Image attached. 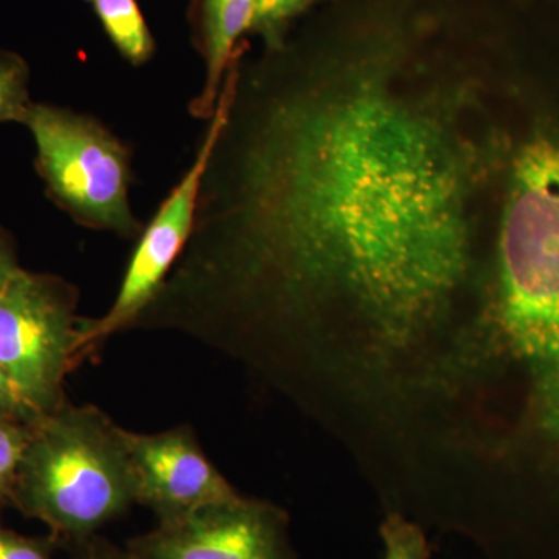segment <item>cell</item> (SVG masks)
<instances>
[{
	"label": "cell",
	"instance_id": "cell-9",
	"mask_svg": "<svg viewBox=\"0 0 559 559\" xmlns=\"http://www.w3.org/2000/svg\"><path fill=\"white\" fill-rule=\"evenodd\" d=\"M257 0H190L189 22L194 49L204 61V83L190 102L194 119L209 120L235 55L248 35Z\"/></svg>",
	"mask_w": 559,
	"mask_h": 559
},
{
	"label": "cell",
	"instance_id": "cell-3",
	"mask_svg": "<svg viewBox=\"0 0 559 559\" xmlns=\"http://www.w3.org/2000/svg\"><path fill=\"white\" fill-rule=\"evenodd\" d=\"M123 428L98 407L66 401L33 421L10 502L80 546L135 503Z\"/></svg>",
	"mask_w": 559,
	"mask_h": 559
},
{
	"label": "cell",
	"instance_id": "cell-12",
	"mask_svg": "<svg viewBox=\"0 0 559 559\" xmlns=\"http://www.w3.org/2000/svg\"><path fill=\"white\" fill-rule=\"evenodd\" d=\"M31 98V68L21 55L0 49V123L25 119Z\"/></svg>",
	"mask_w": 559,
	"mask_h": 559
},
{
	"label": "cell",
	"instance_id": "cell-5",
	"mask_svg": "<svg viewBox=\"0 0 559 559\" xmlns=\"http://www.w3.org/2000/svg\"><path fill=\"white\" fill-rule=\"evenodd\" d=\"M79 290L64 278L22 270L0 289V366L36 418L66 403L76 358Z\"/></svg>",
	"mask_w": 559,
	"mask_h": 559
},
{
	"label": "cell",
	"instance_id": "cell-7",
	"mask_svg": "<svg viewBox=\"0 0 559 559\" xmlns=\"http://www.w3.org/2000/svg\"><path fill=\"white\" fill-rule=\"evenodd\" d=\"M139 559H299L282 507L245 496L210 503L128 540Z\"/></svg>",
	"mask_w": 559,
	"mask_h": 559
},
{
	"label": "cell",
	"instance_id": "cell-14",
	"mask_svg": "<svg viewBox=\"0 0 559 559\" xmlns=\"http://www.w3.org/2000/svg\"><path fill=\"white\" fill-rule=\"evenodd\" d=\"M32 425L0 415V502L11 500L22 454L31 439Z\"/></svg>",
	"mask_w": 559,
	"mask_h": 559
},
{
	"label": "cell",
	"instance_id": "cell-4",
	"mask_svg": "<svg viewBox=\"0 0 559 559\" xmlns=\"http://www.w3.org/2000/svg\"><path fill=\"white\" fill-rule=\"evenodd\" d=\"M35 142V167L47 197L80 226L139 238L132 212L131 151L87 114L33 102L22 121Z\"/></svg>",
	"mask_w": 559,
	"mask_h": 559
},
{
	"label": "cell",
	"instance_id": "cell-2",
	"mask_svg": "<svg viewBox=\"0 0 559 559\" xmlns=\"http://www.w3.org/2000/svg\"><path fill=\"white\" fill-rule=\"evenodd\" d=\"M481 326L520 364L538 428L559 444V128L514 142Z\"/></svg>",
	"mask_w": 559,
	"mask_h": 559
},
{
	"label": "cell",
	"instance_id": "cell-17",
	"mask_svg": "<svg viewBox=\"0 0 559 559\" xmlns=\"http://www.w3.org/2000/svg\"><path fill=\"white\" fill-rule=\"evenodd\" d=\"M79 547H81V559H139L132 551L121 549L97 535L84 540Z\"/></svg>",
	"mask_w": 559,
	"mask_h": 559
},
{
	"label": "cell",
	"instance_id": "cell-6",
	"mask_svg": "<svg viewBox=\"0 0 559 559\" xmlns=\"http://www.w3.org/2000/svg\"><path fill=\"white\" fill-rule=\"evenodd\" d=\"M224 108L226 98L221 92L218 105L207 120L197 156L140 235L119 293L109 310L98 319H81L76 342L79 360L86 358L117 331L134 326L135 320L157 296L186 249L194 226L202 175L223 123Z\"/></svg>",
	"mask_w": 559,
	"mask_h": 559
},
{
	"label": "cell",
	"instance_id": "cell-13",
	"mask_svg": "<svg viewBox=\"0 0 559 559\" xmlns=\"http://www.w3.org/2000/svg\"><path fill=\"white\" fill-rule=\"evenodd\" d=\"M384 559H430V546L421 525L401 511H390L380 527Z\"/></svg>",
	"mask_w": 559,
	"mask_h": 559
},
{
	"label": "cell",
	"instance_id": "cell-16",
	"mask_svg": "<svg viewBox=\"0 0 559 559\" xmlns=\"http://www.w3.org/2000/svg\"><path fill=\"white\" fill-rule=\"evenodd\" d=\"M0 415L20 419V421L24 423H33L38 419L25 407L17 393L14 392L13 385H11L2 366H0Z\"/></svg>",
	"mask_w": 559,
	"mask_h": 559
},
{
	"label": "cell",
	"instance_id": "cell-10",
	"mask_svg": "<svg viewBox=\"0 0 559 559\" xmlns=\"http://www.w3.org/2000/svg\"><path fill=\"white\" fill-rule=\"evenodd\" d=\"M120 57L132 66L146 64L156 40L138 0H86Z\"/></svg>",
	"mask_w": 559,
	"mask_h": 559
},
{
	"label": "cell",
	"instance_id": "cell-15",
	"mask_svg": "<svg viewBox=\"0 0 559 559\" xmlns=\"http://www.w3.org/2000/svg\"><path fill=\"white\" fill-rule=\"evenodd\" d=\"M55 536L33 538L0 530V559H53Z\"/></svg>",
	"mask_w": 559,
	"mask_h": 559
},
{
	"label": "cell",
	"instance_id": "cell-8",
	"mask_svg": "<svg viewBox=\"0 0 559 559\" xmlns=\"http://www.w3.org/2000/svg\"><path fill=\"white\" fill-rule=\"evenodd\" d=\"M135 481V502L162 522L238 498L237 491L204 454L189 426L140 433L124 429Z\"/></svg>",
	"mask_w": 559,
	"mask_h": 559
},
{
	"label": "cell",
	"instance_id": "cell-18",
	"mask_svg": "<svg viewBox=\"0 0 559 559\" xmlns=\"http://www.w3.org/2000/svg\"><path fill=\"white\" fill-rule=\"evenodd\" d=\"M21 270L13 238H11L9 231L0 226V289Z\"/></svg>",
	"mask_w": 559,
	"mask_h": 559
},
{
	"label": "cell",
	"instance_id": "cell-11",
	"mask_svg": "<svg viewBox=\"0 0 559 559\" xmlns=\"http://www.w3.org/2000/svg\"><path fill=\"white\" fill-rule=\"evenodd\" d=\"M331 0H257L248 35L257 36L263 49L277 47L294 28L296 21Z\"/></svg>",
	"mask_w": 559,
	"mask_h": 559
},
{
	"label": "cell",
	"instance_id": "cell-1",
	"mask_svg": "<svg viewBox=\"0 0 559 559\" xmlns=\"http://www.w3.org/2000/svg\"><path fill=\"white\" fill-rule=\"evenodd\" d=\"M485 33L457 0H331L238 51L190 240L140 326L234 353L348 329L392 370L484 311L514 145Z\"/></svg>",
	"mask_w": 559,
	"mask_h": 559
}]
</instances>
